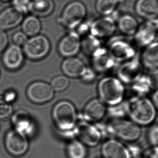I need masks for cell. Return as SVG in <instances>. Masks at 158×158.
<instances>
[{"label": "cell", "mask_w": 158, "mask_h": 158, "mask_svg": "<svg viewBox=\"0 0 158 158\" xmlns=\"http://www.w3.org/2000/svg\"><path fill=\"white\" fill-rule=\"evenodd\" d=\"M127 114L138 125L151 124L157 116V108L151 100L143 96H135L126 103Z\"/></svg>", "instance_id": "cell-1"}, {"label": "cell", "mask_w": 158, "mask_h": 158, "mask_svg": "<svg viewBox=\"0 0 158 158\" xmlns=\"http://www.w3.org/2000/svg\"><path fill=\"white\" fill-rule=\"evenodd\" d=\"M98 90L100 99L110 106L120 104L125 93L123 82L119 78L112 76L102 78L99 82Z\"/></svg>", "instance_id": "cell-2"}, {"label": "cell", "mask_w": 158, "mask_h": 158, "mask_svg": "<svg viewBox=\"0 0 158 158\" xmlns=\"http://www.w3.org/2000/svg\"><path fill=\"white\" fill-rule=\"evenodd\" d=\"M52 117L57 129L62 134L72 131L77 123L75 107L67 100L59 102L54 105Z\"/></svg>", "instance_id": "cell-3"}, {"label": "cell", "mask_w": 158, "mask_h": 158, "mask_svg": "<svg viewBox=\"0 0 158 158\" xmlns=\"http://www.w3.org/2000/svg\"><path fill=\"white\" fill-rule=\"evenodd\" d=\"M109 135L125 141H134L140 137L141 130L139 125L133 121L122 118H115L106 126Z\"/></svg>", "instance_id": "cell-4"}, {"label": "cell", "mask_w": 158, "mask_h": 158, "mask_svg": "<svg viewBox=\"0 0 158 158\" xmlns=\"http://www.w3.org/2000/svg\"><path fill=\"white\" fill-rule=\"evenodd\" d=\"M86 14V8L83 2H72L64 8L59 22L65 28L73 30L82 23Z\"/></svg>", "instance_id": "cell-5"}, {"label": "cell", "mask_w": 158, "mask_h": 158, "mask_svg": "<svg viewBox=\"0 0 158 158\" xmlns=\"http://www.w3.org/2000/svg\"><path fill=\"white\" fill-rule=\"evenodd\" d=\"M72 131L78 140L89 147L97 146L102 138L101 131L98 127L83 120L77 122Z\"/></svg>", "instance_id": "cell-6"}, {"label": "cell", "mask_w": 158, "mask_h": 158, "mask_svg": "<svg viewBox=\"0 0 158 158\" xmlns=\"http://www.w3.org/2000/svg\"><path fill=\"white\" fill-rule=\"evenodd\" d=\"M24 46V52L28 59L39 60L46 57L51 48L50 43L45 36L39 35L28 40Z\"/></svg>", "instance_id": "cell-7"}, {"label": "cell", "mask_w": 158, "mask_h": 158, "mask_svg": "<svg viewBox=\"0 0 158 158\" xmlns=\"http://www.w3.org/2000/svg\"><path fill=\"white\" fill-rule=\"evenodd\" d=\"M107 50L109 56L115 62H124L136 55L133 45L121 39H116L111 41Z\"/></svg>", "instance_id": "cell-8"}, {"label": "cell", "mask_w": 158, "mask_h": 158, "mask_svg": "<svg viewBox=\"0 0 158 158\" xmlns=\"http://www.w3.org/2000/svg\"><path fill=\"white\" fill-rule=\"evenodd\" d=\"M138 54L122 63L117 70L118 78L122 82L130 84L138 80L142 74V67Z\"/></svg>", "instance_id": "cell-9"}, {"label": "cell", "mask_w": 158, "mask_h": 158, "mask_svg": "<svg viewBox=\"0 0 158 158\" xmlns=\"http://www.w3.org/2000/svg\"><path fill=\"white\" fill-rule=\"evenodd\" d=\"M5 145L10 154L14 156H21L28 150L29 141L27 137L14 129L9 131L6 134Z\"/></svg>", "instance_id": "cell-10"}, {"label": "cell", "mask_w": 158, "mask_h": 158, "mask_svg": "<svg viewBox=\"0 0 158 158\" xmlns=\"http://www.w3.org/2000/svg\"><path fill=\"white\" fill-rule=\"evenodd\" d=\"M54 95V90L51 85L42 81L32 83L27 90L28 98L37 104H42L50 101L53 98Z\"/></svg>", "instance_id": "cell-11"}, {"label": "cell", "mask_w": 158, "mask_h": 158, "mask_svg": "<svg viewBox=\"0 0 158 158\" xmlns=\"http://www.w3.org/2000/svg\"><path fill=\"white\" fill-rule=\"evenodd\" d=\"M158 31L157 19L147 20L139 27L134 36L137 45L139 47H147L155 41Z\"/></svg>", "instance_id": "cell-12"}, {"label": "cell", "mask_w": 158, "mask_h": 158, "mask_svg": "<svg viewBox=\"0 0 158 158\" xmlns=\"http://www.w3.org/2000/svg\"><path fill=\"white\" fill-rule=\"evenodd\" d=\"M115 18L111 15L105 16L92 22L89 26V34L98 38L110 37L116 30Z\"/></svg>", "instance_id": "cell-13"}, {"label": "cell", "mask_w": 158, "mask_h": 158, "mask_svg": "<svg viewBox=\"0 0 158 158\" xmlns=\"http://www.w3.org/2000/svg\"><path fill=\"white\" fill-rule=\"evenodd\" d=\"M81 48L80 35L77 32L73 31L62 39L59 43L58 50L61 56L67 58L75 56Z\"/></svg>", "instance_id": "cell-14"}, {"label": "cell", "mask_w": 158, "mask_h": 158, "mask_svg": "<svg viewBox=\"0 0 158 158\" xmlns=\"http://www.w3.org/2000/svg\"><path fill=\"white\" fill-rule=\"evenodd\" d=\"M101 153L103 158H132L128 148L114 139H107L103 142Z\"/></svg>", "instance_id": "cell-15"}, {"label": "cell", "mask_w": 158, "mask_h": 158, "mask_svg": "<svg viewBox=\"0 0 158 158\" xmlns=\"http://www.w3.org/2000/svg\"><path fill=\"white\" fill-rule=\"evenodd\" d=\"M12 123L15 130L28 137L35 130V125L30 115L25 110L18 111L13 114Z\"/></svg>", "instance_id": "cell-16"}, {"label": "cell", "mask_w": 158, "mask_h": 158, "mask_svg": "<svg viewBox=\"0 0 158 158\" xmlns=\"http://www.w3.org/2000/svg\"><path fill=\"white\" fill-rule=\"evenodd\" d=\"M61 69L66 77L83 78L91 70L86 66L82 60L74 57L65 59L62 63Z\"/></svg>", "instance_id": "cell-17"}, {"label": "cell", "mask_w": 158, "mask_h": 158, "mask_svg": "<svg viewBox=\"0 0 158 158\" xmlns=\"http://www.w3.org/2000/svg\"><path fill=\"white\" fill-rule=\"evenodd\" d=\"M107 112L106 104L100 99L90 101L84 108L83 118L89 123L98 122L104 117Z\"/></svg>", "instance_id": "cell-18"}, {"label": "cell", "mask_w": 158, "mask_h": 158, "mask_svg": "<svg viewBox=\"0 0 158 158\" xmlns=\"http://www.w3.org/2000/svg\"><path fill=\"white\" fill-rule=\"evenodd\" d=\"M23 61V51L19 46L15 44L8 47L2 56V62L4 66L12 71L20 68Z\"/></svg>", "instance_id": "cell-19"}, {"label": "cell", "mask_w": 158, "mask_h": 158, "mask_svg": "<svg viewBox=\"0 0 158 158\" xmlns=\"http://www.w3.org/2000/svg\"><path fill=\"white\" fill-rule=\"evenodd\" d=\"M23 18V13L14 7L7 8L0 13V30H9L20 24Z\"/></svg>", "instance_id": "cell-20"}, {"label": "cell", "mask_w": 158, "mask_h": 158, "mask_svg": "<svg viewBox=\"0 0 158 158\" xmlns=\"http://www.w3.org/2000/svg\"><path fill=\"white\" fill-rule=\"evenodd\" d=\"M141 64L155 75L158 74V44L154 41L146 47L140 59Z\"/></svg>", "instance_id": "cell-21"}, {"label": "cell", "mask_w": 158, "mask_h": 158, "mask_svg": "<svg viewBox=\"0 0 158 158\" xmlns=\"http://www.w3.org/2000/svg\"><path fill=\"white\" fill-rule=\"evenodd\" d=\"M135 9L137 14L141 18L147 20L157 19L158 0H138Z\"/></svg>", "instance_id": "cell-22"}, {"label": "cell", "mask_w": 158, "mask_h": 158, "mask_svg": "<svg viewBox=\"0 0 158 158\" xmlns=\"http://www.w3.org/2000/svg\"><path fill=\"white\" fill-rule=\"evenodd\" d=\"M85 54L92 58L107 52L98 38L90 34H88L81 40V48Z\"/></svg>", "instance_id": "cell-23"}, {"label": "cell", "mask_w": 158, "mask_h": 158, "mask_svg": "<svg viewBox=\"0 0 158 158\" xmlns=\"http://www.w3.org/2000/svg\"><path fill=\"white\" fill-rule=\"evenodd\" d=\"M54 9L52 0H33L30 2L28 11L34 16L45 17L50 15Z\"/></svg>", "instance_id": "cell-24"}, {"label": "cell", "mask_w": 158, "mask_h": 158, "mask_svg": "<svg viewBox=\"0 0 158 158\" xmlns=\"http://www.w3.org/2000/svg\"><path fill=\"white\" fill-rule=\"evenodd\" d=\"M117 27L121 33L126 35L132 36L135 34L139 25L137 21L134 16L127 14L119 18Z\"/></svg>", "instance_id": "cell-25"}, {"label": "cell", "mask_w": 158, "mask_h": 158, "mask_svg": "<svg viewBox=\"0 0 158 158\" xmlns=\"http://www.w3.org/2000/svg\"><path fill=\"white\" fill-rule=\"evenodd\" d=\"M115 62L109 56L108 52L92 58L93 68L97 72H104L111 69Z\"/></svg>", "instance_id": "cell-26"}, {"label": "cell", "mask_w": 158, "mask_h": 158, "mask_svg": "<svg viewBox=\"0 0 158 158\" xmlns=\"http://www.w3.org/2000/svg\"><path fill=\"white\" fill-rule=\"evenodd\" d=\"M66 152L69 158H86L87 154L85 145L78 139H74L69 142Z\"/></svg>", "instance_id": "cell-27"}, {"label": "cell", "mask_w": 158, "mask_h": 158, "mask_svg": "<svg viewBox=\"0 0 158 158\" xmlns=\"http://www.w3.org/2000/svg\"><path fill=\"white\" fill-rule=\"evenodd\" d=\"M41 24L39 20L34 15L28 16L22 24L23 32L28 36L36 35L40 30Z\"/></svg>", "instance_id": "cell-28"}, {"label": "cell", "mask_w": 158, "mask_h": 158, "mask_svg": "<svg viewBox=\"0 0 158 158\" xmlns=\"http://www.w3.org/2000/svg\"><path fill=\"white\" fill-rule=\"evenodd\" d=\"M122 0H97L96 9L97 12L103 16H109L113 13Z\"/></svg>", "instance_id": "cell-29"}, {"label": "cell", "mask_w": 158, "mask_h": 158, "mask_svg": "<svg viewBox=\"0 0 158 158\" xmlns=\"http://www.w3.org/2000/svg\"><path fill=\"white\" fill-rule=\"evenodd\" d=\"M133 84V89L137 94L136 96H143L147 94L152 86V83L150 78L142 76Z\"/></svg>", "instance_id": "cell-30"}, {"label": "cell", "mask_w": 158, "mask_h": 158, "mask_svg": "<svg viewBox=\"0 0 158 158\" xmlns=\"http://www.w3.org/2000/svg\"><path fill=\"white\" fill-rule=\"evenodd\" d=\"M70 81L66 76H58L54 77L51 82V86L54 91L60 92L65 90L68 87Z\"/></svg>", "instance_id": "cell-31"}, {"label": "cell", "mask_w": 158, "mask_h": 158, "mask_svg": "<svg viewBox=\"0 0 158 158\" xmlns=\"http://www.w3.org/2000/svg\"><path fill=\"white\" fill-rule=\"evenodd\" d=\"M13 108L10 103L5 101L3 97H0V119H4L12 115Z\"/></svg>", "instance_id": "cell-32"}, {"label": "cell", "mask_w": 158, "mask_h": 158, "mask_svg": "<svg viewBox=\"0 0 158 158\" xmlns=\"http://www.w3.org/2000/svg\"><path fill=\"white\" fill-rule=\"evenodd\" d=\"M31 0H13L14 7L23 13H26L28 11V8Z\"/></svg>", "instance_id": "cell-33"}, {"label": "cell", "mask_w": 158, "mask_h": 158, "mask_svg": "<svg viewBox=\"0 0 158 158\" xmlns=\"http://www.w3.org/2000/svg\"><path fill=\"white\" fill-rule=\"evenodd\" d=\"M109 113L113 116L117 117H122L127 114L126 104L124 105H120V104L115 106H111L110 109H109Z\"/></svg>", "instance_id": "cell-34"}, {"label": "cell", "mask_w": 158, "mask_h": 158, "mask_svg": "<svg viewBox=\"0 0 158 158\" xmlns=\"http://www.w3.org/2000/svg\"><path fill=\"white\" fill-rule=\"evenodd\" d=\"M28 40L27 36L23 32L18 31L14 34L13 40L15 45L19 46L24 45Z\"/></svg>", "instance_id": "cell-35"}, {"label": "cell", "mask_w": 158, "mask_h": 158, "mask_svg": "<svg viewBox=\"0 0 158 158\" xmlns=\"http://www.w3.org/2000/svg\"><path fill=\"white\" fill-rule=\"evenodd\" d=\"M158 128L157 125L153 126L149 131L148 139L153 147H157L158 145Z\"/></svg>", "instance_id": "cell-36"}, {"label": "cell", "mask_w": 158, "mask_h": 158, "mask_svg": "<svg viewBox=\"0 0 158 158\" xmlns=\"http://www.w3.org/2000/svg\"><path fill=\"white\" fill-rule=\"evenodd\" d=\"M8 37L4 31L0 30V52H2L7 47Z\"/></svg>", "instance_id": "cell-37"}, {"label": "cell", "mask_w": 158, "mask_h": 158, "mask_svg": "<svg viewBox=\"0 0 158 158\" xmlns=\"http://www.w3.org/2000/svg\"><path fill=\"white\" fill-rule=\"evenodd\" d=\"M3 98L6 102L11 104V102H13L16 100L17 94L14 91L10 90L6 92Z\"/></svg>", "instance_id": "cell-38"}, {"label": "cell", "mask_w": 158, "mask_h": 158, "mask_svg": "<svg viewBox=\"0 0 158 158\" xmlns=\"http://www.w3.org/2000/svg\"><path fill=\"white\" fill-rule=\"evenodd\" d=\"M144 158H158V148L154 147L151 149L149 150L145 153Z\"/></svg>", "instance_id": "cell-39"}, {"label": "cell", "mask_w": 158, "mask_h": 158, "mask_svg": "<svg viewBox=\"0 0 158 158\" xmlns=\"http://www.w3.org/2000/svg\"><path fill=\"white\" fill-rule=\"evenodd\" d=\"M158 91L156 90V91L153 93L152 97V102H153L155 107L157 108L158 107Z\"/></svg>", "instance_id": "cell-40"}, {"label": "cell", "mask_w": 158, "mask_h": 158, "mask_svg": "<svg viewBox=\"0 0 158 158\" xmlns=\"http://www.w3.org/2000/svg\"><path fill=\"white\" fill-rule=\"evenodd\" d=\"M1 1L3 2H7L8 1H10V0H1Z\"/></svg>", "instance_id": "cell-41"}, {"label": "cell", "mask_w": 158, "mask_h": 158, "mask_svg": "<svg viewBox=\"0 0 158 158\" xmlns=\"http://www.w3.org/2000/svg\"><path fill=\"white\" fill-rule=\"evenodd\" d=\"M140 158V157H139V158Z\"/></svg>", "instance_id": "cell-42"}]
</instances>
